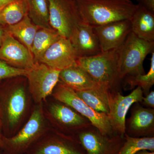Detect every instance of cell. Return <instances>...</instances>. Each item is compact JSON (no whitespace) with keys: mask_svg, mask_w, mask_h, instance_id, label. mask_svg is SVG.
<instances>
[{"mask_svg":"<svg viewBox=\"0 0 154 154\" xmlns=\"http://www.w3.org/2000/svg\"><path fill=\"white\" fill-rule=\"evenodd\" d=\"M84 23L93 27L130 20L138 7L130 0H75Z\"/></svg>","mask_w":154,"mask_h":154,"instance_id":"cell-1","label":"cell"},{"mask_svg":"<svg viewBox=\"0 0 154 154\" xmlns=\"http://www.w3.org/2000/svg\"><path fill=\"white\" fill-rule=\"evenodd\" d=\"M118 48L90 57H78L76 64L100 86L122 93V80L118 65Z\"/></svg>","mask_w":154,"mask_h":154,"instance_id":"cell-2","label":"cell"},{"mask_svg":"<svg viewBox=\"0 0 154 154\" xmlns=\"http://www.w3.org/2000/svg\"><path fill=\"white\" fill-rule=\"evenodd\" d=\"M154 49V42L143 40L131 31L118 48L119 69L122 80L128 76L145 74L144 61Z\"/></svg>","mask_w":154,"mask_h":154,"instance_id":"cell-3","label":"cell"},{"mask_svg":"<svg viewBox=\"0 0 154 154\" xmlns=\"http://www.w3.org/2000/svg\"><path fill=\"white\" fill-rule=\"evenodd\" d=\"M42 103L37 104L22 129L11 137L4 138L5 154H23L38 141L47 130Z\"/></svg>","mask_w":154,"mask_h":154,"instance_id":"cell-4","label":"cell"},{"mask_svg":"<svg viewBox=\"0 0 154 154\" xmlns=\"http://www.w3.org/2000/svg\"><path fill=\"white\" fill-rule=\"evenodd\" d=\"M52 94L55 100L68 105L88 119L92 125L99 130L102 134L107 136L115 134L107 114L97 112L88 106L71 88L60 82L54 88Z\"/></svg>","mask_w":154,"mask_h":154,"instance_id":"cell-5","label":"cell"},{"mask_svg":"<svg viewBox=\"0 0 154 154\" xmlns=\"http://www.w3.org/2000/svg\"><path fill=\"white\" fill-rule=\"evenodd\" d=\"M49 23L62 37L69 39L75 28L83 22L75 0H47Z\"/></svg>","mask_w":154,"mask_h":154,"instance_id":"cell-6","label":"cell"},{"mask_svg":"<svg viewBox=\"0 0 154 154\" xmlns=\"http://www.w3.org/2000/svg\"><path fill=\"white\" fill-rule=\"evenodd\" d=\"M60 71L40 63H35L31 68L28 69L26 77L28 78L29 92L36 104L42 103L52 94L59 82Z\"/></svg>","mask_w":154,"mask_h":154,"instance_id":"cell-7","label":"cell"},{"mask_svg":"<svg viewBox=\"0 0 154 154\" xmlns=\"http://www.w3.org/2000/svg\"><path fill=\"white\" fill-rule=\"evenodd\" d=\"M141 88L137 87L130 94L124 96L122 93L110 91L109 98V121L114 134L124 137L125 120L128 110L135 103L140 102L143 97Z\"/></svg>","mask_w":154,"mask_h":154,"instance_id":"cell-8","label":"cell"},{"mask_svg":"<svg viewBox=\"0 0 154 154\" xmlns=\"http://www.w3.org/2000/svg\"><path fill=\"white\" fill-rule=\"evenodd\" d=\"M48 110L50 118L57 131L65 134L78 135L93 125L88 119L57 100L50 105Z\"/></svg>","mask_w":154,"mask_h":154,"instance_id":"cell-9","label":"cell"},{"mask_svg":"<svg viewBox=\"0 0 154 154\" xmlns=\"http://www.w3.org/2000/svg\"><path fill=\"white\" fill-rule=\"evenodd\" d=\"M0 105L2 123L11 130L17 128L25 116L28 106V96L24 87L14 86L3 96Z\"/></svg>","mask_w":154,"mask_h":154,"instance_id":"cell-10","label":"cell"},{"mask_svg":"<svg viewBox=\"0 0 154 154\" xmlns=\"http://www.w3.org/2000/svg\"><path fill=\"white\" fill-rule=\"evenodd\" d=\"M78 137L87 154H118L125 137L102 134L93 125L79 133Z\"/></svg>","mask_w":154,"mask_h":154,"instance_id":"cell-11","label":"cell"},{"mask_svg":"<svg viewBox=\"0 0 154 154\" xmlns=\"http://www.w3.org/2000/svg\"><path fill=\"white\" fill-rule=\"evenodd\" d=\"M30 154H87L78 135L57 131L38 142Z\"/></svg>","mask_w":154,"mask_h":154,"instance_id":"cell-12","label":"cell"},{"mask_svg":"<svg viewBox=\"0 0 154 154\" xmlns=\"http://www.w3.org/2000/svg\"><path fill=\"white\" fill-rule=\"evenodd\" d=\"M129 118L125 120V134L131 137H154V109L140 102L131 106Z\"/></svg>","mask_w":154,"mask_h":154,"instance_id":"cell-13","label":"cell"},{"mask_svg":"<svg viewBox=\"0 0 154 154\" xmlns=\"http://www.w3.org/2000/svg\"><path fill=\"white\" fill-rule=\"evenodd\" d=\"M78 58L69 39L61 36L45 53L38 63L61 71L75 65Z\"/></svg>","mask_w":154,"mask_h":154,"instance_id":"cell-14","label":"cell"},{"mask_svg":"<svg viewBox=\"0 0 154 154\" xmlns=\"http://www.w3.org/2000/svg\"><path fill=\"white\" fill-rule=\"evenodd\" d=\"M0 60L11 66L26 69L31 68L35 64L29 50L7 32L0 46Z\"/></svg>","mask_w":154,"mask_h":154,"instance_id":"cell-15","label":"cell"},{"mask_svg":"<svg viewBox=\"0 0 154 154\" xmlns=\"http://www.w3.org/2000/svg\"><path fill=\"white\" fill-rule=\"evenodd\" d=\"M102 52L120 47L131 32L130 20L112 22L94 27Z\"/></svg>","mask_w":154,"mask_h":154,"instance_id":"cell-16","label":"cell"},{"mask_svg":"<svg viewBox=\"0 0 154 154\" xmlns=\"http://www.w3.org/2000/svg\"><path fill=\"white\" fill-rule=\"evenodd\" d=\"M69 40L78 57H90L102 52L94 27L83 22L75 28Z\"/></svg>","mask_w":154,"mask_h":154,"instance_id":"cell-17","label":"cell"},{"mask_svg":"<svg viewBox=\"0 0 154 154\" xmlns=\"http://www.w3.org/2000/svg\"><path fill=\"white\" fill-rule=\"evenodd\" d=\"M60 81L75 92L89 91L100 87L86 71L77 64L61 71Z\"/></svg>","mask_w":154,"mask_h":154,"instance_id":"cell-18","label":"cell"},{"mask_svg":"<svg viewBox=\"0 0 154 154\" xmlns=\"http://www.w3.org/2000/svg\"><path fill=\"white\" fill-rule=\"evenodd\" d=\"M130 21L131 32L136 36L145 41L154 42V12L138 5Z\"/></svg>","mask_w":154,"mask_h":154,"instance_id":"cell-19","label":"cell"},{"mask_svg":"<svg viewBox=\"0 0 154 154\" xmlns=\"http://www.w3.org/2000/svg\"><path fill=\"white\" fill-rule=\"evenodd\" d=\"M5 28L7 33L24 45L31 52L33 38L39 28L32 22L28 14L20 22Z\"/></svg>","mask_w":154,"mask_h":154,"instance_id":"cell-20","label":"cell"},{"mask_svg":"<svg viewBox=\"0 0 154 154\" xmlns=\"http://www.w3.org/2000/svg\"><path fill=\"white\" fill-rule=\"evenodd\" d=\"M110 90L100 86L89 91L76 92L78 96L86 104L97 112L108 114Z\"/></svg>","mask_w":154,"mask_h":154,"instance_id":"cell-21","label":"cell"},{"mask_svg":"<svg viewBox=\"0 0 154 154\" xmlns=\"http://www.w3.org/2000/svg\"><path fill=\"white\" fill-rule=\"evenodd\" d=\"M61 36L53 28H38L33 38L31 49L35 63H38L45 53Z\"/></svg>","mask_w":154,"mask_h":154,"instance_id":"cell-22","label":"cell"},{"mask_svg":"<svg viewBox=\"0 0 154 154\" xmlns=\"http://www.w3.org/2000/svg\"><path fill=\"white\" fill-rule=\"evenodd\" d=\"M28 14L26 0H15L0 9V25L6 26L15 25Z\"/></svg>","mask_w":154,"mask_h":154,"instance_id":"cell-23","label":"cell"},{"mask_svg":"<svg viewBox=\"0 0 154 154\" xmlns=\"http://www.w3.org/2000/svg\"><path fill=\"white\" fill-rule=\"evenodd\" d=\"M149 70L143 75L128 76L122 80V88L125 91L133 90L135 87L141 88L143 96H146L150 91L154 84V52L152 53Z\"/></svg>","mask_w":154,"mask_h":154,"instance_id":"cell-24","label":"cell"},{"mask_svg":"<svg viewBox=\"0 0 154 154\" xmlns=\"http://www.w3.org/2000/svg\"><path fill=\"white\" fill-rule=\"evenodd\" d=\"M28 16L39 28H52L49 23V8L47 0H26Z\"/></svg>","mask_w":154,"mask_h":154,"instance_id":"cell-25","label":"cell"},{"mask_svg":"<svg viewBox=\"0 0 154 154\" xmlns=\"http://www.w3.org/2000/svg\"><path fill=\"white\" fill-rule=\"evenodd\" d=\"M125 142L118 154H135L141 150L154 152V137L137 138L124 135Z\"/></svg>","mask_w":154,"mask_h":154,"instance_id":"cell-26","label":"cell"},{"mask_svg":"<svg viewBox=\"0 0 154 154\" xmlns=\"http://www.w3.org/2000/svg\"><path fill=\"white\" fill-rule=\"evenodd\" d=\"M28 69L18 68L9 65L0 60V82L5 79L14 77L26 76Z\"/></svg>","mask_w":154,"mask_h":154,"instance_id":"cell-27","label":"cell"},{"mask_svg":"<svg viewBox=\"0 0 154 154\" xmlns=\"http://www.w3.org/2000/svg\"><path fill=\"white\" fill-rule=\"evenodd\" d=\"M143 96L142 101L140 103L146 108L154 109V91H151L146 95Z\"/></svg>","mask_w":154,"mask_h":154,"instance_id":"cell-28","label":"cell"},{"mask_svg":"<svg viewBox=\"0 0 154 154\" xmlns=\"http://www.w3.org/2000/svg\"><path fill=\"white\" fill-rule=\"evenodd\" d=\"M138 5L143 6L149 11L154 12V0H136Z\"/></svg>","mask_w":154,"mask_h":154,"instance_id":"cell-29","label":"cell"},{"mask_svg":"<svg viewBox=\"0 0 154 154\" xmlns=\"http://www.w3.org/2000/svg\"><path fill=\"white\" fill-rule=\"evenodd\" d=\"M7 31L5 27L0 25V46L2 45V42L4 37L5 36Z\"/></svg>","mask_w":154,"mask_h":154,"instance_id":"cell-30","label":"cell"},{"mask_svg":"<svg viewBox=\"0 0 154 154\" xmlns=\"http://www.w3.org/2000/svg\"><path fill=\"white\" fill-rule=\"evenodd\" d=\"M14 1L15 0H0V9L2 8Z\"/></svg>","mask_w":154,"mask_h":154,"instance_id":"cell-31","label":"cell"},{"mask_svg":"<svg viewBox=\"0 0 154 154\" xmlns=\"http://www.w3.org/2000/svg\"><path fill=\"white\" fill-rule=\"evenodd\" d=\"M2 126H0V149H2L4 146V138L5 136L3 135L2 131Z\"/></svg>","mask_w":154,"mask_h":154,"instance_id":"cell-32","label":"cell"},{"mask_svg":"<svg viewBox=\"0 0 154 154\" xmlns=\"http://www.w3.org/2000/svg\"><path fill=\"white\" fill-rule=\"evenodd\" d=\"M135 154H154V152L150 151L147 150H141L137 152Z\"/></svg>","mask_w":154,"mask_h":154,"instance_id":"cell-33","label":"cell"},{"mask_svg":"<svg viewBox=\"0 0 154 154\" xmlns=\"http://www.w3.org/2000/svg\"><path fill=\"white\" fill-rule=\"evenodd\" d=\"M2 110L0 107V126H2Z\"/></svg>","mask_w":154,"mask_h":154,"instance_id":"cell-34","label":"cell"}]
</instances>
